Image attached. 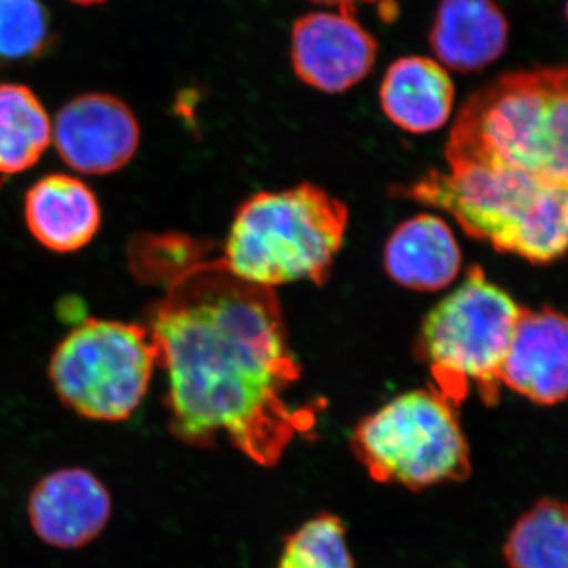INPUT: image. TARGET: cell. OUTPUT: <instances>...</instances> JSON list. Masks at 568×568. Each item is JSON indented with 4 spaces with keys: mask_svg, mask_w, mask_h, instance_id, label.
I'll use <instances>...</instances> for the list:
<instances>
[{
    "mask_svg": "<svg viewBox=\"0 0 568 568\" xmlns=\"http://www.w3.org/2000/svg\"><path fill=\"white\" fill-rule=\"evenodd\" d=\"M149 334L168 373L171 432L190 446L226 437L256 465H278L316 424L287 398L301 379L272 287L235 276L222 257H186L152 308Z\"/></svg>",
    "mask_w": 568,
    "mask_h": 568,
    "instance_id": "6da1fadb",
    "label": "cell"
},
{
    "mask_svg": "<svg viewBox=\"0 0 568 568\" xmlns=\"http://www.w3.org/2000/svg\"><path fill=\"white\" fill-rule=\"evenodd\" d=\"M446 160L568 190V67L511 71L473 93L448 134Z\"/></svg>",
    "mask_w": 568,
    "mask_h": 568,
    "instance_id": "7a4b0ae2",
    "label": "cell"
},
{
    "mask_svg": "<svg viewBox=\"0 0 568 568\" xmlns=\"http://www.w3.org/2000/svg\"><path fill=\"white\" fill-rule=\"evenodd\" d=\"M396 194L450 213L497 252L548 264L568 252V190L491 168L429 171Z\"/></svg>",
    "mask_w": 568,
    "mask_h": 568,
    "instance_id": "3957f363",
    "label": "cell"
},
{
    "mask_svg": "<svg viewBox=\"0 0 568 568\" xmlns=\"http://www.w3.org/2000/svg\"><path fill=\"white\" fill-rule=\"evenodd\" d=\"M347 219L342 201L310 183L254 194L235 215L223 263L239 278L272 290L301 280L323 284Z\"/></svg>",
    "mask_w": 568,
    "mask_h": 568,
    "instance_id": "277c9868",
    "label": "cell"
},
{
    "mask_svg": "<svg viewBox=\"0 0 568 568\" xmlns=\"http://www.w3.org/2000/svg\"><path fill=\"white\" fill-rule=\"evenodd\" d=\"M521 306L478 265L435 306L418 336L417 354L437 394L458 407L476 390L487 405L499 399L500 373Z\"/></svg>",
    "mask_w": 568,
    "mask_h": 568,
    "instance_id": "5b68a950",
    "label": "cell"
},
{
    "mask_svg": "<svg viewBox=\"0 0 568 568\" xmlns=\"http://www.w3.org/2000/svg\"><path fill=\"white\" fill-rule=\"evenodd\" d=\"M353 450L379 484L418 491L470 473L469 446L457 414L433 388L407 392L355 426Z\"/></svg>",
    "mask_w": 568,
    "mask_h": 568,
    "instance_id": "8992f818",
    "label": "cell"
},
{
    "mask_svg": "<svg viewBox=\"0 0 568 568\" xmlns=\"http://www.w3.org/2000/svg\"><path fill=\"white\" fill-rule=\"evenodd\" d=\"M156 365L148 327L85 320L55 347L50 377L63 405L81 417L122 422L141 405Z\"/></svg>",
    "mask_w": 568,
    "mask_h": 568,
    "instance_id": "52a82bcc",
    "label": "cell"
},
{
    "mask_svg": "<svg viewBox=\"0 0 568 568\" xmlns=\"http://www.w3.org/2000/svg\"><path fill=\"white\" fill-rule=\"evenodd\" d=\"M140 138L133 111L110 93L70 100L52 125V141L63 163L88 175L122 170L136 155Z\"/></svg>",
    "mask_w": 568,
    "mask_h": 568,
    "instance_id": "ba28073f",
    "label": "cell"
},
{
    "mask_svg": "<svg viewBox=\"0 0 568 568\" xmlns=\"http://www.w3.org/2000/svg\"><path fill=\"white\" fill-rule=\"evenodd\" d=\"M377 43L355 17L310 13L295 21L291 59L298 80L328 93L345 92L376 63Z\"/></svg>",
    "mask_w": 568,
    "mask_h": 568,
    "instance_id": "9c48e42d",
    "label": "cell"
},
{
    "mask_svg": "<svg viewBox=\"0 0 568 568\" xmlns=\"http://www.w3.org/2000/svg\"><path fill=\"white\" fill-rule=\"evenodd\" d=\"M500 381L541 406L568 399V316L551 308L521 310Z\"/></svg>",
    "mask_w": 568,
    "mask_h": 568,
    "instance_id": "30bf717a",
    "label": "cell"
},
{
    "mask_svg": "<svg viewBox=\"0 0 568 568\" xmlns=\"http://www.w3.org/2000/svg\"><path fill=\"white\" fill-rule=\"evenodd\" d=\"M110 517V493L99 478L80 467L41 478L29 499L33 530L55 548L84 547L102 534Z\"/></svg>",
    "mask_w": 568,
    "mask_h": 568,
    "instance_id": "8fae6325",
    "label": "cell"
},
{
    "mask_svg": "<svg viewBox=\"0 0 568 568\" xmlns=\"http://www.w3.org/2000/svg\"><path fill=\"white\" fill-rule=\"evenodd\" d=\"M29 233L54 253L80 252L102 224V209L88 183L69 174H48L26 193Z\"/></svg>",
    "mask_w": 568,
    "mask_h": 568,
    "instance_id": "7c38bea8",
    "label": "cell"
},
{
    "mask_svg": "<svg viewBox=\"0 0 568 568\" xmlns=\"http://www.w3.org/2000/svg\"><path fill=\"white\" fill-rule=\"evenodd\" d=\"M508 22L496 0H440L429 44L448 69H485L507 50Z\"/></svg>",
    "mask_w": 568,
    "mask_h": 568,
    "instance_id": "4fadbf2b",
    "label": "cell"
},
{
    "mask_svg": "<svg viewBox=\"0 0 568 568\" xmlns=\"http://www.w3.org/2000/svg\"><path fill=\"white\" fill-rule=\"evenodd\" d=\"M387 274L407 290L435 293L457 278L462 252L450 226L435 215L414 216L388 239Z\"/></svg>",
    "mask_w": 568,
    "mask_h": 568,
    "instance_id": "5bb4252c",
    "label": "cell"
},
{
    "mask_svg": "<svg viewBox=\"0 0 568 568\" xmlns=\"http://www.w3.org/2000/svg\"><path fill=\"white\" fill-rule=\"evenodd\" d=\"M455 100L450 74L433 59H398L381 85V106L392 122L410 133H428L446 125Z\"/></svg>",
    "mask_w": 568,
    "mask_h": 568,
    "instance_id": "9a60e30c",
    "label": "cell"
},
{
    "mask_svg": "<svg viewBox=\"0 0 568 568\" xmlns=\"http://www.w3.org/2000/svg\"><path fill=\"white\" fill-rule=\"evenodd\" d=\"M52 123L39 97L21 84H0V174L31 170L50 148Z\"/></svg>",
    "mask_w": 568,
    "mask_h": 568,
    "instance_id": "2e32d148",
    "label": "cell"
},
{
    "mask_svg": "<svg viewBox=\"0 0 568 568\" xmlns=\"http://www.w3.org/2000/svg\"><path fill=\"white\" fill-rule=\"evenodd\" d=\"M508 568H568V504L544 499L508 534Z\"/></svg>",
    "mask_w": 568,
    "mask_h": 568,
    "instance_id": "e0dca14e",
    "label": "cell"
},
{
    "mask_svg": "<svg viewBox=\"0 0 568 568\" xmlns=\"http://www.w3.org/2000/svg\"><path fill=\"white\" fill-rule=\"evenodd\" d=\"M278 568H355L342 519L316 515L284 541Z\"/></svg>",
    "mask_w": 568,
    "mask_h": 568,
    "instance_id": "ac0fdd59",
    "label": "cell"
},
{
    "mask_svg": "<svg viewBox=\"0 0 568 568\" xmlns=\"http://www.w3.org/2000/svg\"><path fill=\"white\" fill-rule=\"evenodd\" d=\"M51 41V18L41 0H0V61H32Z\"/></svg>",
    "mask_w": 568,
    "mask_h": 568,
    "instance_id": "d6986e66",
    "label": "cell"
},
{
    "mask_svg": "<svg viewBox=\"0 0 568 568\" xmlns=\"http://www.w3.org/2000/svg\"><path fill=\"white\" fill-rule=\"evenodd\" d=\"M312 2L321 3V6L336 7L339 13L355 17L358 3H375L379 2V0H312Z\"/></svg>",
    "mask_w": 568,
    "mask_h": 568,
    "instance_id": "ffe728a7",
    "label": "cell"
},
{
    "mask_svg": "<svg viewBox=\"0 0 568 568\" xmlns=\"http://www.w3.org/2000/svg\"><path fill=\"white\" fill-rule=\"evenodd\" d=\"M70 2L78 3V6H97V3H103L106 0H70Z\"/></svg>",
    "mask_w": 568,
    "mask_h": 568,
    "instance_id": "44dd1931",
    "label": "cell"
},
{
    "mask_svg": "<svg viewBox=\"0 0 568 568\" xmlns=\"http://www.w3.org/2000/svg\"><path fill=\"white\" fill-rule=\"evenodd\" d=\"M566 17H567V21H568V0H567V6H566Z\"/></svg>",
    "mask_w": 568,
    "mask_h": 568,
    "instance_id": "7402d4cb",
    "label": "cell"
}]
</instances>
